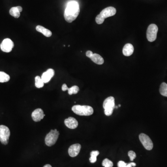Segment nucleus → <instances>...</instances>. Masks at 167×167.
Returning <instances> with one entry per match:
<instances>
[{"instance_id":"f257e3e1","label":"nucleus","mask_w":167,"mask_h":167,"mask_svg":"<svg viewBox=\"0 0 167 167\" xmlns=\"http://www.w3.org/2000/svg\"><path fill=\"white\" fill-rule=\"evenodd\" d=\"M80 6L76 1L68 3L64 12V18L67 22L71 23L76 20L80 14Z\"/></svg>"},{"instance_id":"f03ea898","label":"nucleus","mask_w":167,"mask_h":167,"mask_svg":"<svg viewBox=\"0 0 167 167\" xmlns=\"http://www.w3.org/2000/svg\"><path fill=\"white\" fill-rule=\"evenodd\" d=\"M116 8L113 7H109L104 8L96 17V23L98 24H102L104 22V19L114 16L116 14Z\"/></svg>"},{"instance_id":"7ed1b4c3","label":"nucleus","mask_w":167,"mask_h":167,"mask_svg":"<svg viewBox=\"0 0 167 167\" xmlns=\"http://www.w3.org/2000/svg\"><path fill=\"white\" fill-rule=\"evenodd\" d=\"M72 111L80 116H91L93 113L94 110L91 106H88L75 105L72 108Z\"/></svg>"},{"instance_id":"20e7f679","label":"nucleus","mask_w":167,"mask_h":167,"mask_svg":"<svg viewBox=\"0 0 167 167\" xmlns=\"http://www.w3.org/2000/svg\"><path fill=\"white\" fill-rule=\"evenodd\" d=\"M104 114L107 116H110L112 114L115 108V98L113 97H109L104 100L103 103Z\"/></svg>"},{"instance_id":"39448f33","label":"nucleus","mask_w":167,"mask_h":167,"mask_svg":"<svg viewBox=\"0 0 167 167\" xmlns=\"http://www.w3.org/2000/svg\"><path fill=\"white\" fill-rule=\"evenodd\" d=\"M59 135V132L57 130H51L50 132L48 133L46 136L45 139L46 145L49 147L53 146L57 142Z\"/></svg>"},{"instance_id":"423d86ee","label":"nucleus","mask_w":167,"mask_h":167,"mask_svg":"<svg viewBox=\"0 0 167 167\" xmlns=\"http://www.w3.org/2000/svg\"><path fill=\"white\" fill-rule=\"evenodd\" d=\"M10 136L9 128L6 126L0 125V141L2 144L7 145L8 143Z\"/></svg>"},{"instance_id":"0eeeda50","label":"nucleus","mask_w":167,"mask_h":167,"mask_svg":"<svg viewBox=\"0 0 167 167\" xmlns=\"http://www.w3.org/2000/svg\"><path fill=\"white\" fill-rule=\"evenodd\" d=\"M157 26L155 24H152L149 26L147 30V38L150 42H153L157 39Z\"/></svg>"},{"instance_id":"6e6552de","label":"nucleus","mask_w":167,"mask_h":167,"mask_svg":"<svg viewBox=\"0 0 167 167\" xmlns=\"http://www.w3.org/2000/svg\"><path fill=\"white\" fill-rule=\"evenodd\" d=\"M139 138L145 149L148 151H151L153 149V142L148 136L144 133H141L139 135Z\"/></svg>"},{"instance_id":"1a4fd4ad","label":"nucleus","mask_w":167,"mask_h":167,"mask_svg":"<svg viewBox=\"0 0 167 167\" xmlns=\"http://www.w3.org/2000/svg\"><path fill=\"white\" fill-rule=\"evenodd\" d=\"M14 46L13 42L10 39H5L3 40L0 45L1 50L5 52H10L12 51V49Z\"/></svg>"},{"instance_id":"9d476101","label":"nucleus","mask_w":167,"mask_h":167,"mask_svg":"<svg viewBox=\"0 0 167 167\" xmlns=\"http://www.w3.org/2000/svg\"><path fill=\"white\" fill-rule=\"evenodd\" d=\"M81 146L78 143L72 145L69 147L68 153L70 157H74L78 155L80 151Z\"/></svg>"},{"instance_id":"9b49d317","label":"nucleus","mask_w":167,"mask_h":167,"mask_svg":"<svg viewBox=\"0 0 167 167\" xmlns=\"http://www.w3.org/2000/svg\"><path fill=\"white\" fill-rule=\"evenodd\" d=\"M45 116V115L44 114L42 110L40 108L36 109L32 112V119L35 122H39Z\"/></svg>"},{"instance_id":"f8f14e48","label":"nucleus","mask_w":167,"mask_h":167,"mask_svg":"<svg viewBox=\"0 0 167 167\" xmlns=\"http://www.w3.org/2000/svg\"><path fill=\"white\" fill-rule=\"evenodd\" d=\"M64 123L66 127L71 129H76L78 125V122L77 120L72 117H69L65 119Z\"/></svg>"},{"instance_id":"ddd939ff","label":"nucleus","mask_w":167,"mask_h":167,"mask_svg":"<svg viewBox=\"0 0 167 167\" xmlns=\"http://www.w3.org/2000/svg\"><path fill=\"white\" fill-rule=\"evenodd\" d=\"M55 75V71L52 69H49L42 75V78L44 83H47L50 81L51 78Z\"/></svg>"},{"instance_id":"4468645a","label":"nucleus","mask_w":167,"mask_h":167,"mask_svg":"<svg viewBox=\"0 0 167 167\" xmlns=\"http://www.w3.org/2000/svg\"><path fill=\"white\" fill-rule=\"evenodd\" d=\"M134 48L132 45L128 43L125 45L123 49V53L125 56L132 55L134 52Z\"/></svg>"},{"instance_id":"2eb2a0df","label":"nucleus","mask_w":167,"mask_h":167,"mask_svg":"<svg viewBox=\"0 0 167 167\" xmlns=\"http://www.w3.org/2000/svg\"><path fill=\"white\" fill-rule=\"evenodd\" d=\"M36 30L38 32L41 33H42L43 35L47 37H51L52 35V33L50 30L48 29H46L45 27L42 26H40V25L37 26V27H36Z\"/></svg>"},{"instance_id":"dca6fc26","label":"nucleus","mask_w":167,"mask_h":167,"mask_svg":"<svg viewBox=\"0 0 167 167\" xmlns=\"http://www.w3.org/2000/svg\"><path fill=\"white\" fill-rule=\"evenodd\" d=\"M90 59L94 63L97 65H102L104 63V59L102 56L97 53H93Z\"/></svg>"},{"instance_id":"f3484780","label":"nucleus","mask_w":167,"mask_h":167,"mask_svg":"<svg viewBox=\"0 0 167 167\" xmlns=\"http://www.w3.org/2000/svg\"><path fill=\"white\" fill-rule=\"evenodd\" d=\"M10 76L3 72H0V82L4 83L8 82L10 80Z\"/></svg>"},{"instance_id":"a211bd4d","label":"nucleus","mask_w":167,"mask_h":167,"mask_svg":"<svg viewBox=\"0 0 167 167\" xmlns=\"http://www.w3.org/2000/svg\"><path fill=\"white\" fill-rule=\"evenodd\" d=\"M10 14L11 16L16 18H18L20 16V12L18 10L17 7L11 8L10 10Z\"/></svg>"},{"instance_id":"6ab92c4d","label":"nucleus","mask_w":167,"mask_h":167,"mask_svg":"<svg viewBox=\"0 0 167 167\" xmlns=\"http://www.w3.org/2000/svg\"><path fill=\"white\" fill-rule=\"evenodd\" d=\"M160 93L162 95L167 97V84L166 83H162L159 89Z\"/></svg>"},{"instance_id":"aec40b11","label":"nucleus","mask_w":167,"mask_h":167,"mask_svg":"<svg viewBox=\"0 0 167 167\" xmlns=\"http://www.w3.org/2000/svg\"><path fill=\"white\" fill-rule=\"evenodd\" d=\"M35 87L38 88H40L44 87V83L40 76H37L35 78Z\"/></svg>"},{"instance_id":"412c9836","label":"nucleus","mask_w":167,"mask_h":167,"mask_svg":"<svg viewBox=\"0 0 167 167\" xmlns=\"http://www.w3.org/2000/svg\"><path fill=\"white\" fill-rule=\"evenodd\" d=\"M100 154V152L97 151H93L91 153V157L90 158V162L91 163H95L97 161V157Z\"/></svg>"},{"instance_id":"4be33fe9","label":"nucleus","mask_w":167,"mask_h":167,"mask_svg":"<svg viewBox=\"0 0 167 167\" xmlns=\"http://www.w3.org/2000/svg\"><path fill=\"white\" fill-rule=\"evenodd\" d=\"M68 93L69 95H71L73 94H76L80 91V88L77 85H74L73 87L68 89Z\"/></svg>"},{"instance_id":"5701e85b","label":"nucleus","mask_w":167,"mask_h":167,"mask_svg":"<svg viewBox=\"0 0 167 167\" xmlns=\"http://www.w3.org/2000/svg\"><path fill=\"white\" fill-rule=\"evenodd\" d=\"M102 165L104 167H112L113 164L111 161L106 158L102 162Z\"/></svg>"},{"instance_id":"b1692460","label":"nucleus","mask_w":167,"mask_h":167,"mask_svg":"<svg viewBox=\"0 0 167 167\" xmlns=\"http://www.w3.org/2000/svg\"><path fill=\"white\" fill-rule=\"evenodd\" d=\"M128 155H129V157L132 161H133L134 159H135L136 157V154L135 152L133 151H129Z\"/></svg>"},{"instance_id":"393cba45","label":"nucleus","mask_w":167,"mask_h":167,"mask_svg":"<svg viewBox=\"0 0 167 167\" xmlns=\"http://www.w3.org/2000/svg\"><path fill=\"white\" fill-rule=\"evenodd\" d=\"M126 165H127V164H126L125 162L123 161H120L117 164L118 167H126Z\"/></svg>"},{"instance_id":"a878e982","label":"nucleus","mask_w":167,"mask_h":167,"mask_svg":"<svg viewBox=\"0 0 167 167\" xmlns=\"http://www.w3.org/2000/svg\"><path fill=\"white\" fill-rule=\"evenodd\" d=\"M93 52H91V51H87V52H86V56L87 57H89L90 58L93 55Z\"/></svg>"},{"instance_id":"bb28decb","label":"nucleus","mask_w":167,"mask_h":167,"mask_svg":"<svg viewBox=\"0 0 167 167\" xmlns=\"http://www.w3.org/2000/svg\"><path fill=\"white\" fill-rule=\"evenodd\" d=\"M136 166V164L135 162H130L129 164H127L126 167H132Z\"/></svg>"},{"instance_id":"cd10ccee","label":"nucleus","mask_w":167,"mask_h":167,"mask_svg":"<svg viewBox=\"0 0 167 167\" xmlns=\"http://www.w3.org/2000/svg\"><path fill=\"white\" fill-rule=\"evenodd\" d=\"M68 88L67 86L65 84H64L62 85V90L63 91H65L67 90Z\"/></svg>"},{"instance_id":"c85d7f7f","label":"nucleus","mask_w":167,"mask_h":167,"mask_svg":"<svg viewBox=\"0 0 167 167\" xmlns=\"http://www.w3.org/2000/svg\"><path fill=\"white\" fill-rule=\"evenodd\" d=\"M17 8H18V10L19 11H20V12H22V7H20V6H17Z\"/></svg>"},{"instance_id":"c756f323","label":"nucleus","mask_w":167,"mask_h":167,"mask_svg":"<svg viewBox=\"0 0 167 167\" xmlns=\"http://www.w3.org/2000/svg\"><path fill=\"white\" fill-rule=\"evenodd\" d=\"M43 167H52L51 166V165L50 164H46V165L44 166Z\"/></svg>"},{"instance_id":"7c9ffc66","label":"nucleus","mask_w":167,"mask_h":167,"mask_svg":"<svg viewBox=\"0 0 167 167\" xmlns=\"http://www.w3.org/2000/svg\"><path fill=\"white\" fill-rule=\"evenodd\" d=\"M119 107L121 106V104H119Z\"/></svg>"}]
</instances>
